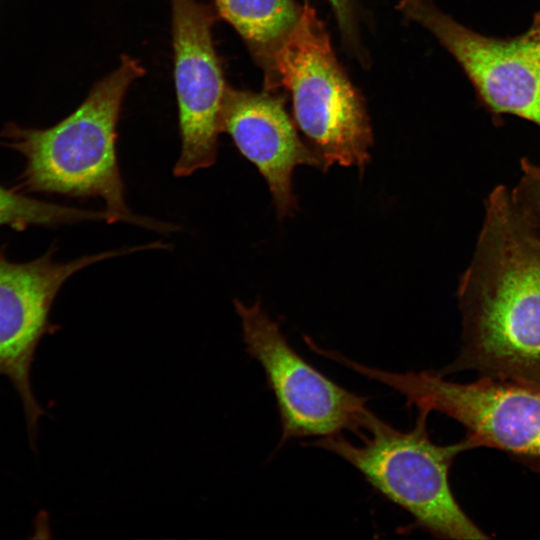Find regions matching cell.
Wrapping results in <instances>:
<instances>
[{"label": "cell", "mask_w": 540, "mask_h": 540, "mask_svg": "<svg viewBox=\"0 0 540 540\" xmlns=\"http://www.w3.org/2000/svg\"><path fill=\"white\" fill-rule=\"evenodd\" d=\"M428 413L418 410L414 427L400 431L370 410L361 445L341 434L320 437L310 444L344 459L384 498L405 510L414 524L439 539L476 540L488 536L457 503L449 483L454 459L471 447L464 438L438 445L427 430Z\"/></svg>", "instance_id": "obj_3"}, {"label": "cell", "mask_w": 540, "mask_h": 540, "mask_svg": "<svg viewBox=\"0 0 540 540\" xmlns=\"http://www.w3.org/2000/svg\"><path fill=\"white\" fill-rule=\"evenodd\" d=\"M333 8L341 31L348 41L355 39L352 0H327Z\"/></svg>", "instance_id": "obj_14"}, {"label": "cell", "mask_w": 540, "mask_h": 540, "mask_svg": "<svg viewBox=\"0 0 540 540\" xmlns=\"http://www.w3.org/2000/svg\"><path fill=\"white\" fill-rule=\"evenodd\" d=\"M398 9L454 57L493 117L513 115L540 127V10L525 32L499 38L458 23L429 0H401Z\"/></svg>", "instance_id": "obj_7"}, {"label": "cell", "mask_w": 540, "mask_h": 540, "mask_svg": "<svg viewBox=\"0 0 540 540\" xmlns=\"http://www.w3.org/2000/svg\"><path fill=\"white\" fill-rule=\"evenodd\" d=\"M460 355L436 371L540 385V236L504 186L485 202L473 259L458 289Z\"/></svg>", "instance_id": "obj_1"}, {"label": "cell", "mask_w": 540, "mask_h": 540, "mask_svg": "<svg viewBox=\"0 0 540 540\" xmlns=\"http://www.w3.org/2000/svg\"><path fill=\"white\" fill-rule=\"evenodd\" d=\"M357 372L393 388L409 406L459 422L471 449L496 448L540 470V385L489 377L455 383L436 371L395 373L363 364Z\"/></svg>", "instance_id": "obj_5"}, {"label": "cell", "mask_w": 540, "mask_h": 540, "mask_svg": "<svg viewBox=\"0 0 540 540\" xmlns=\"http://www.w3.org/2000/svg\"><path fill=\"white\" fill-rule=\"evenodd\" d=\"M215 8L197 0H172L174 80L181 151L176 177L214 165L221 108L228 86L213 42Z\"/></svg>", "instance_id": "obj_8"}, {"label": "cell", "mask_w": 540, "mask_h": 540, "mask_svg": "<svg viewBox=\"0 0 540 540\" xmlns=\"http://www.w3.org/2000/svg\"><path fill=\"white\" fill-rule=\"evenodd\" d=\"M166 246L159 241L62 263L52 259L51 250L25 263L10 262L0 254V375L8 377L21 396L30 431L36 430L43 414L31 390L30 367L60 288L72 275L99 261Z\"/></svg>", "instance_id": "obj_9"}, {"label": "cell", "mask_w": 540, "mask_h": 540, "mask_svg": "<svg viewBox=\"0 0 540 540\" xmlns=\"http://www.w3.org/2000/svg\"><path fill=\"white\" fill-rule=\"evenodd\" d=\"M214 3L217 15L238 32L263 70L297 23L301 11L293 0H214Z\"/></svg>", "instance_id": "obj_11"}, {"label": "cell", "mask_w": 540, "mask_h": 540, "mask_svg": "<svg viewBox=\"0 0 540 540\" xmlns=\"http://www.w3.org/2000/svg\"><path fill=\"white\" fill-rule=\"evenodd\" d=\"M221 132L265 179L279 219L294 215L298 205L293 173L300 165L320 169V162L303 142L285 110L283 99L228 86L221 108Z\"/></svg>", "instance_id": "obj_10"}, {"label": "cell", "mask_w": 540, "mask_h": 540, "mask_svg": "<svg viewBox=\"0 0 540 540\" xmlns=\"http://www.w3.org/2000/svg\"><path fill=\"white\" fill-rule=\"evenodd\" d=\"M264 72L267 89L290 91L294 119L322 171L335 164L365 169L373 136L364 103L308 3Z\"/></svg>", "instance_id": "obj_4"}, {"label": "cell", "mask_w": 540, "mask_h": 540, "mask_svg": "<svg viewBox=\"0 0 540 540\" xmlns=\"http://www.w3.org/2000/svg\"><path fill=\"white\" fill-rule=\"evenodd\" d=\"M105 219L104 210H86L45 202L0 186V227L10 226L21 230L31 225L57 226Z\"/></svg>", "instance_id": "obj_12"}, {"label": "cell", "mask_w": 540, "mask_h": 540, "mask_svg": "<svg viewBox=\"0 0 540 540\" xmlns=\"http://www.w3.org/2000/svg\"><path fill=\"white\" fill-rule=\"evenodd\" d=\"M522 176L511 190L512 198L524 216L540 229V164L521 160Z\"/></svg>", "instance_id": "obj_13"}, {"label": "cell", "mask_w": 540, "mask_h": 540, "mask_svg": "<svg viewBox=\"0 0 540 540\" xmlns=\"http://www.w3.org/2000/svg\"><path fill=\"white\" fill-rule=\"evenodd\" d=\"M233 303L246 351L262 366L276 399L280 446L292 439L325 437L343 430L360 437L369 398L340 386L298 354L259 300L250 306L238 299Z\"/></svg>", "instance_id": "obj_6"}, {"label": "cell", "mask_w": 540, "mask_h": 540, "mask_svg": "<svg viewBox=\"0 0 540 540\" xmlns=\"http://www.w3.org/2000/svg\"><path fill=\"white\" fill-rule=\"evenodd\" d=\"M144 72L138 60L122 55L119 66L59 123L45 129L7 125L2 133L5 144L25 158L22 184L34 192L102 198L109 224L121 221L162 233L178 230L173 224L134 214L126 202L117 124L129 86Z\"/></svg>", "instance_id": "obj_2"}]
</instances>
